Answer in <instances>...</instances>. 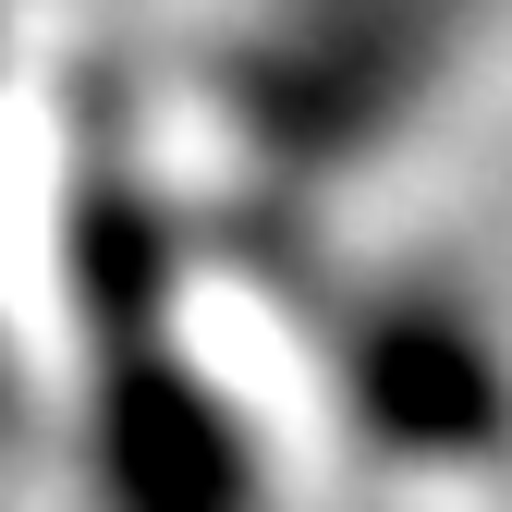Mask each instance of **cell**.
I'll return each instance as SVG.
<instances>
[{
    "label": "cell",
    "instance_id": "cell-2",
    "mask_svg": "<svg viewBox=\"0 0 512 512\" xmlns=\"http://www.w3.org/2000/svg\"><path fill=\"white\" fill-rule=\"evenodd\" d=\"M452 13H476V0H342L330 37L305 49V86L281 98V122H293V135H317V159H330L354 122H378V110H391L427 61H439Z\"/></svg>",
    "mask_w": 512,
    "mask_h": 512
},
{
    "label": "cell",
    "instance_id": "cell-1",
    "mask_svg": "<svg viewBox=\"0 0 512 512\" xmlns=\"http://www.w3.org/2000/svg\"><path fill=\"white\" fill-rule=\"evenodd\" d=\"M110 500L122 512H244V452L171 366L110 378Z\"/></svg>",
    "mask_w": 512,
    "mask_h": 512
},
{
    "label": "cell",
    "instance_id": "cell-3",
    "mask_svg": "<svg viewBox=\"0 0 512 512\" xmlns=\"http://www.w3.org/2000/svg\"><path fill=\"white\" fill-rule=\"evenodd\" d=\"M354 378H366V403L391 415L415 452H476V439H488V366H476V330H452V317H427V305L378 317V342L354 354Z\"/></svg>",
    "mask_w": 512,
    "mask_h": 512
}]
</instances>
